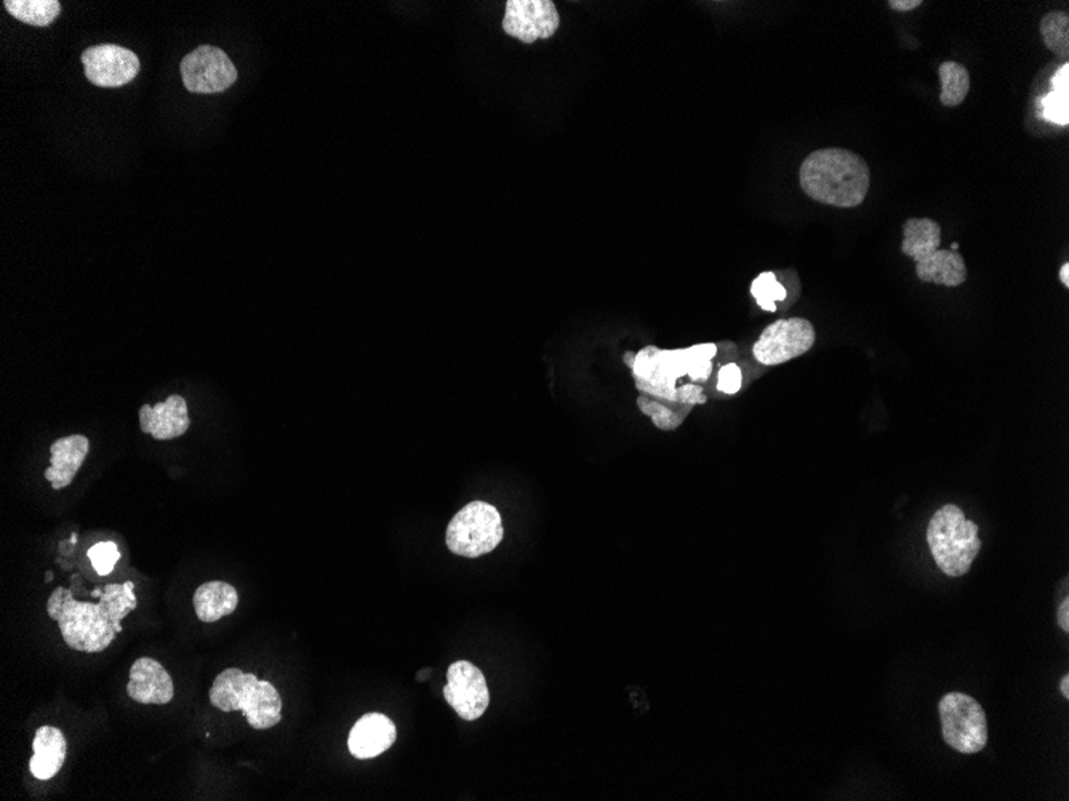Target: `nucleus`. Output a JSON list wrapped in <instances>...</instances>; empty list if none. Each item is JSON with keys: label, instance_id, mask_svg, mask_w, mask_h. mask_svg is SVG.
<instances>
[{"label": "nucleus", "instance_id": "f257e3e1", "mask_svg": "<svg viewBox=\"0 0 1069 801\" xmlns=\"http://www.w3.org/2000/svg\"><path fill=\"white\" fill-rule=\"evenodd\" d=\"M799 183L816 202L855 209L867 199L871 172L860 154L844 148H823L804 159Z\"/></svg>", "mask_w": 1069, "mask_h": 801}, {"label": "nucleus", "instance_id": "f03ea898", "mask_svg": "<svg viewBox=\"0 0 1069 801\" xmlns=\"http://www.w3.org/2000/svg\"><path fill=\"white\" fill-rule=\"evenodd\" d=\"M718 354L712 342L695 345L687 349H658L647 346L636 352L631 372L637 390L643 396L664 402L679 403V379L691 378L706 383L712 373L711 360ZM688 406V405H684Z\"/></svg>", "mask_w": 1069, "mask_h": 801}, {"label": "nucleus", "instance_id": "7ed1b4c3", "mask_svg": "<svg viewBox=\"0 0 1069 801\" xmlns=\"http://www.w3.org/2000/svg\"><path fill=\"white\" fill-rule=\"evenodd\" d=\"M47 613L60 626L61 636L71 650L101 653L113 643V617L107 603H85L74 599L73 590L57 587L47 602Z\"/></svg>", "mask_w": 1069, "mask_h": 801}, {"label": "nucleus", "instance_id": "20e7f679", "mask_svg": "<svg viewBox=\"0 0 1069 801\" xmlns=\"http://www.w3.org/2000/svg\"><path fill=\"white\" fill-rule=\"evenodd\" d=\"M210 702L222 712L240 711L253 729H270L282 719L279 691L270 681L240 668H226L210 688Z\"/></svg>", "mask_w": 1069, "mask_h": 801}, {"label": "nucleus", "instance_id": "39448f33", "mask_svg": "<svg viewBox=\"0 0 1069 801\" xmlns=\"http://www.w3.org/2000/svg\"><path fill=\"white\" fill-rule=\"evenodd\" d=\"M928 542L933 560L949 578H960L972 568L983 541L975 522L967 521L955 504L940 508L930 521Z\"/></svg>", "mask_w": 1069, "mask_h": 801}, {"label": "nucleus", "instance_id": "423d86ee", "mask_svg": "<svg viewBox=\"0 0 1069 801\" xmlns=\"http://www.w3.org/2000/svg\"><path fill=\"white\" fill-rule=\"evenodd\" d=\"M504 536V522L497 508L488 502L473 501L451 518L446 542L457 555L477 559L497 549Z\"/></svg>", "mask_w": 1069, "mask_h": 801}, {"label": "nucleus", "instance_id": "0eeeda50", "mask_svg": "<svg viewBox=\"0 0 1069 801\" xmlns=\"http://www.w3.org/2000/svg\"><path fill=\"white\" fill-rule=\"evenodd\" d=\"M943 739L960 753H977L987 742L986 714L972 696L949 692L940 701Z\"/></svg>", "mask_w": 1069, "mask_h": 801}, {"label": "nucleus", "instance_id": "6e6552de", "mask_svg": "<svg viewBox=\"0 0 1069 801\" xmlns=\"http://www.w3.org/2000/svg\"><path fill=\"white\" fill-rule=\"evenodd\" d=\"M816 341V328L807 318H783L773 322L762 331L753 346V355L762 365H782L807 354Z\"/></svg>", "mask_w": 1069, "mask_h": 801}, {"label": "nucleus", "instance_id": "1a4fd4ad", "mask_svg": "<svg viewBox=\"0 0 1069 801\" xmlns=\"http://www.w3.org/2000/svg\"><path fill=\"white\" fill-rule=\"evenodd\" d=\"M183 84L191 93H222L237 80V70L219 47L200 46L183 58Z\"/></svg>", "mask_w": 1069, "mask_h": 801}, {"label": "nucleus", "instance_id": "9d476101", "mask_svg": "<svg viewBox=\"0 0 1069 801\" xmlns=\"http://www.w3.org/2000/svg\"><path fill=\"white\" fill-rule=\"evenodd\" d=\"M501 26L509 37L531 46L551 39L561 26V16L551 0H508Z\"/></svg>", "mask_w": 1069, "mask_h": 801}, {"label": "nucleus", "instance_id": "9b49d317", "mask_svg": "<svg viewBox=\"0 0 1069 801\" xmlns=\"http://www.w3.org/2000/svg\"><path fill=\"white\" fill-rule=\"evenodd\" d=\"M444 698L458 717L467 722L481 718L490 704V691L484 674L470 661H457L450 665Z\"/></svg>", "mask_w": 1069, "mask_h": 801}, {"label": "nucleus", "instance_id": "f8f14e48", "mask_svg": "<svg viewBox=\"0 0 1069 801\" xmlns=\"http://www.w3.org/2000/svg\"><path fill=\"white\" fill-rule=\"evenodd\" d=\"M85 76L98 87L115 88L132 83L140 73V60L132 50L114 43L90 47L83 53Z\"/></svg>", "mask_w": 1069, "mask_h": 801}, {"label": "nucleus", "instance_id": "ddd939ff", "mask_svg": "<svg viewBox=\"0 0 1069 801\" xmlns=\"http://www.w3.org/2000/svg\"><path fill=\"white\" fill-rule=\"evenodd\" d=\"M127 694L140 704L164 705L175 696V687L164 665L151 658H140L130 667Z\"/></svg>", "mask_w": 1069, "mask_h": 801}, {"label": "nucleus", "instance_id": "4468645a", "mask_svg": "<svg viewBox=\"0 0 1069 801\" xmlns=\"http://www.w3.org/2000/svg\"><path fill=\"white\" fill-rule=\"evenodd\" d=\"M142 433L149 434L154 440H172L182 437L189 429L188 403L182 396H170L165 402L154 406L142 405L140 412Z\"/></svg>", "mask_w": 1069, "mask_h": 801}, {"label": "nucleus", "instance_id": "2eb2a0df", "mask_svg": "<svg viewBox=\"0 0 1069 801\" xmlns=\"http://www.w3.org/2000/svg\"><path fill=\"white\" fill-rule=\"evenodd\" d=\"M397 731L395 722L386 715L372 712L359 718L352 726L348 738V749L359 760L375 759L395 746Z\"/></svg>", "mask_w": 1069, "mask_h": 801}, {"label": "nucleus", "instance_id": "dca6fc26", "mask_svg": "<svg viewBox=\"0 0 1069 801\" xmlns=\"http://www.w3.org/2000/svg\"><path fill=\"white\" fill-rule=\"evenodd\" d=\"M88 450H90V442L85 436L63 437L52 445L50 467H47L46 478L52 484L53 490H63L73 484L74 477L83 467Z\"/></svg>", "mask_w": 1069, "mask_h": 801}, {"label": "nucleus", "instance_id": "f3484780", "mask_svg": "<svg viewBox=\"0 0 1069 801\" xmlns=\"http://www.w3.org/2000/svg\"><path fill=\"white\" fill-rule=\"evenodd\" d=\"M33 750L34 755L29 762V769L36 779H52L63 768L67 744L63 733L55 726H40L37 729Z\"/></svg>", "mask_w": 1069, "mask_h": 801}, {"label": "nucleus", "instance_id": "a211bd4d", "mask_svg": "<svg viewBox=\"0 0 1069 801\" xmlns=\"http://www.w3.org/2000/svg\"><path fill=\"white\" fill-rule=\"evenodd\" d=\"M916 274L928 284L959 287L967 278L966 261L959 251L936 250L916 263Z\"/></svg>", "mask_w": 1069, "mask_h": 801}, {"label": "nucleus", "instance_id": "6ab92c4d", "mask_svg": "<svg viewBox=\"0 0 1069 801\" xmlns=\"http://www.w3.org/2000/svg\"><path fill=\"white\" fill-rule=\"evenodd\" d=\"M196 614L202 623H216L229 616L239 605V593L231 584L210 580L202 584L195 593Z\"/></svg>", "mask_w": 1069, "mask_h": 801}, {"label": "nucleus", "instance_id": "aec40b11", "mask_svg": "<svg viewBox=\"0 0 1069 801\" xmlns=\"http://www.w3.org/2000/svg\"><path fill=\"white\" fill-rule=\"evenodd\" d=\"M942 246V227L930 218H911L903 224L902 251L915 263L935 253Z\"/></svg>", "mask_w": 1069, "mask_h": 801}, {"label": "nucleus", "instance_id": "412c9836", "mask_svg": "<svg viewBox=\"0 0 1069 801\" xmlns=\"http://www.w3.org/2000/svg\"><path fill=\"white\" fill-rule=\"evenodd\" d=\"M3 5L13 18L39 28L52 25L61 13L58 0H7Z\"/></svg>", "mask_w": 1069, "mask_h": 801}, {"label": "nucleus", "instance_id": "4be33fe9", "mask_svg": "<svg viewBox=\"0 0 1069 801\" xmlns=\"http://www.w3.org/2000/svg\"><path fill=\"white\" fill-rule=\"evenodd\" d=\"M939 74L940 84H942L940 101H942L943 107H960L970 91L969 71L957 61H946L940 66Z\"/></svg>", "mask_w": 1069, "mask_h": 801}, {"label": "nucleus", "instance_id": "5701e85b", "mask_svg": "<svg viewBox=\"0 0 1069 801\" xmlns=\"http://www.w3.org/2000/svg\"><path fill=\"white\" fill-rule=\"evenodd\" d=\"M1041 36L1045 47L1055 55L1068 60L1069 16L1067 12H1051L1041 20Z\"/></svg>", "mask_w": 1069, "mask_h": 801}, {"label": "nucleus", "instance_id": "b1692460", "mask_svg": "<svg viewBox=\"0 0 1069 801\" xmlns=\"http://www.w3.org/2000/svg\"><path fill=\"white\" fill-rule=\"evenodd\" d=\"M637 406H639L644 415L654 421L655 426L660 430H675L684 423L685 417L688 416V412L670 409V406L661 403L660 400L650 399L647 396H641L637 399Z\"/></svg>", "mask_w": 1069, "mask_h": 801}, {"label": "nucleus", "instance_id": "393cba45", "mask_svg": "<svg viewBox=\"0 0 1069 801\" xmlns=\"http://www.w3.org/2000/svg\"><path fill=\"white\" fill-rule=\"evenodd\" d=\"M751 293L760 309L776 312V303L786 300V288L776 280L775 274L762 273L751 284Z\"/></svg>", "mask_w": 1069, "mask_h": 801}, {"label": "nucleus", "instance_id": "a878e982", "mask_svg": "<svg viewBox=\"0 0 1069 801\" xmlns=\"http://www.w3.org/2000/svg\"><path fill=\"white\" fill-rule=\"evenodd\" d=\"M110 610L115 633H122V619L128 616L130 611L137 610L138 602H134L125 592L124 584H108L104 587L103 596L100 597Z\"/></svg>", "mask_w": 1069, "mask_h": 801}, {"label": "nucleus", "instance_id": "bb28decb", "mask_svg": "<svg viewBox=\"0 0 1069 801\" xmlns=\"http://www.w3.org/2000/svg\"><path fill=\"white\" fill-rule=\"evenodd\" d=\"M88 559L98 575L108 576L113 573L115 563L121 559V552L113 541L98 542L88 551Z\"/></svg>", "mask_w": 1069, "mask_h": 801}, {"label": "nucleus", "instance_id": "cd10ccee", "mask_svg": "<svg viewBox=\"0 0 1069 801\" xmlns=\"http://www.w3.org/2000/svg\"><path fill=\"white\" fill-rule=\"evenodd\" d=\"M1041 101L1044 117L1054 124L1067 127L1069 124V91L1052 90Z\"/></svg>", "mask_w": 1069, "mask_h": 801}, {"label": "nucleus", "instance_id": "c85d7f7f", "mask_svg": "<svg viewBox=\"0 0 1069 801\" xmlns=\"http://www.w3.org/2000/svg\"><path fill=\"white\" fill-rule=\"evenodd\" d=\"M743 385L742 370L736 363H728V365L722 366L718 373V389L722 393H728V396H733V393L739 392Z\"/></svg>", "mask_w": 1069, "mask_h": 801}, {"label": "nucleus", "instance_id": "c756f323", "mask_svg": "<svg viewBox=\"0 0 1069 801\" xmlns=\"http://www.w3.org/2000/svg\"><path fill=\"white\" fill-rule=\"evenodd\" d=\"M1052 90L1069 91V66L1064 64L1052 79Z\"/></svg>", "mask_w": 1069, "mask_h": 801}, {"label": "nucleus", "instance_id": "7c9ffc66", "mask_svg": "<svg viewBox=\"0 0 1069 801\" xmlns=\"http://www.w3.org/2000/svg\"><path fill=\"white\" fill-rule=\"evenodd\" d=\"M888 5H891V9L895 10V12L905 13L918 9L919 5H922V0H891Z\"/></svg>", "mask_w": 1069, "mask_h": 801}, {"label": "nucleus", "instance_id": "2f4dec72", "mask_svg": "<svg viewBox=\"0 0 1069 801\" xmlns=\"http://www.w3.org/2000/svg\"><path fill=\"white\" fill-rule=\"evenodd\" d=\"M1058 626L1069 633V599L1064 600L1060 606H1058Z\"/></svg>", "mask_w": 1069, "mask_h": 801}, {"label": "nucleus", "instance_id": "473e14b6", "mask_svg": "<svg viewBox=\"0 0 1069 801\" xmlns=\"http://www.w3.org/2000/svg\"><path fill=\"white\" fill-rule=\"evenodd\" d=\"M1060 280L1061 284L1065 285V287L1067 288L1069 287V263H1065L1064 266H1061Z\"/></svg>", "mask_w": 1069, "mask_h": 801}, {"label": "nucleus", "instance_id": "72a5a7b5", "mask_svg": "<svg viewBox=\"0 0 1069 801\" xmlns=\"http://www.w3.org/2000/svg\"><path fill=\"white\" fill-rule=\"evenodd\" d=\"M1060 690L1064 692L1065 698H1069V675H1065L1060 681Z\"/></svg>", "mask_w": 1069, "mask_h": 801}, {"label": "nucleus", "instance_id": "f704fd0d", "mask_svg": "<svg viewBox=\"0 0 1069 801\" xmlns=\"http://www.w3.org/2000/svg\"><path fill=\"white\" fill-rule=\"evenodd\" d=\"M90 596L91 597H101V596H103V592H101L100 589H95L94 592L90 593Z\"/></svg>", "mask_w": 1069, "mask_h": 801}, {"label": "nucleus", "instance_id": "c9c22d12", "mask_svg": "<svg viewBox=\"0 0 1069 801\" xmlns=\"http://www.w3.org/2000/svg\"><path fill=\"white\" fill-rule=\"evenodd\" d=\"M46 579H47V580H46V583H50V580H52V579H53V575H52V573H47V575H46Z\"/></svg>", "mask_w": 1069, "mask_h": 801}, {"label": "nucleus", "instance_id": "e433bc0d", "mask_svg": "<svg viewBox=\"0 0 1069 801\" xmlns=\"http://www.w3.org/2000/svg\"><path fill=\"white\" fill-rule=\"evenodd\" d=\"M952 251H959V243L957 242L953 243Z\"/></svg>", "mask_w": 1069, "mask_h": 801}]
</instances>
